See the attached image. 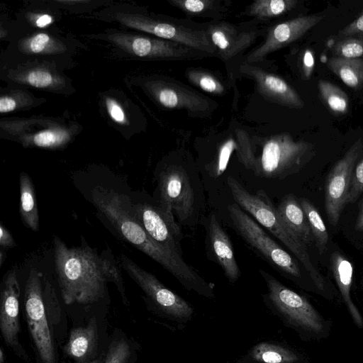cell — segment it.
<instances>
[{"label": "cell", "mask_w": 363, "mask_h": 363, "mask_svg": "<svg viewBox=\"0 0 363 363\" xmlns=\"http://www.w3.org/2000/svg\"><path fill=\"white\" fill-rule=\"evenodd\" d=\"M58 283L65 303H91L101 298L106 284L113 282L128 304L120 269L116 263L99 255L89 247H68L58 237L53 238Z\"/></svg>", "instance_id": "obj_1"}, {"label": "cell", "mask_w": 363, "mask_h": 363, "mask_svg": "<svg viewBox=\"0 0 363 363\" xmlns=\"http://www.w3.org/2000/svg\"><path fill=\"white\" fill-rule=\"evenodd\" d=\"M91 201L127 242L158 262L186 289L203 294L206 282L187 264L182 256L153 240L133 216L125 196L111 189L96 186L91 191Z\"/></svg>", "instance_id": "obj_2"}, {"label": "cell", "mask_w": 363, "mask_h": 363, "mask_svg": "<svg viewBox=\"0 0 363 363\" xmlns=\"http://www.w3.org/2000/svg\"><path fill=\"white\" fill-rule=\"evenodd\" d=\"M157 206L172 229L182 235L179 224L193 227L202 209L203 193L199 177L180 163L165 166L157 176Z\"/></svg>", "instance_id": "obj_3"}, {"label": "cell", "mask_w": 363, "mask_h": 363, "mask_svg": "<svg viewBox=\"0 0 363 363\" xmlns=\"http://www.w3.org/2000/svg\"><path fill=\"white\" fill-rule=\"evenodd\" d=\"M227 183L235 203L281 241L301 262L315 285L324 290V277L311 261L307 246L286 228L267 194L262 189L251 194L232 176L228 177Z\"/></svg>", "instance_id": "obj_4"}, {"label": "cell", "mask_w": 363, "mask_h": 363, "mask_svg": "<svg viewBox=\"0 0 363 363\" xmlns=\"http://www.w3.org/2000/svg\"><path fill=\"white\" fill-rule=\"evenodd\" d=\"M315 155L313 143L295 140L291 135L281 133L263 142L251 170L259 177L284 179L301 171Z\"/></svg>", "instance_id": "obj_5"}, {"label": "cell", "mask_w": 363, "mask_h": 363, "mask_svg": "<svg viewBox=\"0 0 363 363\" xmlns=\"http://www.w3.org/2000/svg\"><path fill=\"white\" fill-rule=\"evenodd\" d=\"M117 18L128 27L152 34L157 38L179 43L216 56V49L206 30L205 23L168 16L151 17L119 13Z\"/></svg>", "instance_id": "obj_6"}, {"label": "cell", "mask_w": 363, "mask_h": 363, "mask_svg": "<svg viewBox=\"0 0 363 363\" xmlns=\"http://www.w3.org/2000/svg\"><path fill=\"white\" fill-rule=\"evenodd\" d=\"M233 225L240 235L270 264L293 277L301 272L297 262L275 242L237 203L228 206Z\"/></svg>", "instance_id": "obj_7"}, {"label": "cell", "mask_w": 363, "mask_h": 363, "mask_svg": "<svg viewBox=\"0 0 363 363\" xmlns=\"http://www.w3.org/2000/svg\"><path fill=\"white\" fill-rule=\"evenodd\" d=\"M42 273L30 272L25 286L24 302L29 331L43 363H57L43 296Z\"/></svg>", "instance_id": "obj_8"}, {"label": "cell", "mask_w": 363, "mask_h": 363, "mask_svg": "<svg viewBox=\"0 0 363 363\" xmlns=\"http://www.w3.org/2000/svg\"><path fill=\"white\" fill-rule=\"evenodd\" d=\"M264 279L268 297L275 308L289 321L318 334L323 331V320L313 306L303 296L291 290L267 272L259 270Z\"/></svg>", "instance_id": "obj_9"}, {"label": "cell", "mask_w": 363, "mask_h": 363, "mask_svg": "<svg viewBox=\"0 0 363 363\" xmlns=\"http://www.w3.org/2000/svg\"><path fill=\"white\" fill-rule=\"evenodd\" d=\"M363 154V142L357 140L329 172L325 189L326 215L333 226H336L347 204L354 167Z\"/></svg>", "instance_id": "obj_10"}, {"label": "cell", "mask_w": 363, "mask_h": 363, "mask_svg": "<svg viewBox=\"0 0 363 363\" xmlns=\"http://www.w3.org/2000/svg\"><path fill=\"white\" fill-rule=\"evenodd\" d=\"M205 23L207 34L216 49V57L225 63L240 56L266 30L250 21L240 24L223 20Z\"/></svg>", "instance_id": "obj_11"}, {"label": "cell", "mask_w": 363, "mask_h": 363, "mask_svg": "<svg viewBox=\"0 0 363 363\" xmlns=\"http://www.w3.org/2000/svg\"><path fill=\"white\" fill-rule=\"evenodd\" d=\"M121 267L142 289L152 302L164 314L176 320L189 319L191 306L164 286L153 274L140 267L125 255L120 257Z\"/></svg>", "instance_id": "obj_12"}, {"label": "cell", "mask_w": 363, "mask_h": 363, "mask_svg": "<svg viewBox=\"0 0 363 363\" xmlns=\"http://www.w3.org/2000/svg\"><path fill=\"white\" fill-rule=\"evenodd\" d=\"M111 38L125 50L140 57L186 61L213 57L207 52L157 37L117 34Z\"/></svg>", "instance_id": "obj_13"}, {"label": "cell", "mask_w": 363, "mask_h": 363, "mask_svg": "<svg viewBox=\"0 0 363 363\" xmlns=\"http://www.w3.org/2000/svg\"><path fill=\"white\" fill-rule=\"evenodd\" d=\"M151 91L164 108L185 110L194 117L207 116L218 106L210 98L173 79H159L152 82Z\"/></svg>", "instance_id": "obj_14"}, {"label": "cell", "mask_w": 363, "mask_h": 363, "mask_svg": "<svg viewBox=\"0 0 363 363\" xmlns=\"http://www.w3.org/2000/svg\"><path fill=\"white\" fill-rule=\"evenodd\" d=\"M323 18L320 14L299 15L272 25L265 30L264 41L245 56L243 62L254 64L263 60L270 53L301 38Z\"/></svg>", "instance_id": "obj_15"}, {"label": "cell", "mask_w": 363, "mask_h": 363, "mask_svg": "<svg viewBox=\"0 0 363 363\" xmlns=\"http://www.w3.org/2000/svg\"><path fill=\"white\" fill-rule=\"evenodd\" d=\"M240 72L253 79L259 94L266 99L291 108H302L304 101L284 79L252 63L242 62Z\"/></svg>", "instance_id": "obj_16"}, {"label": "cell", "mask_w": 363, "mask_h": 363, "mask_svg": "<svg viewBox=\"0 0 363 363\" xmlns=\"http://www.w3.org/2000/svg\"><path fill=\"white\" fill-rule=\"evenodd\" d=\"M20 288L15 268L9 270L3 280L0 300V329L5 342L19 351Z\"/></svg>", "instance_id": "obj_17"}, {"label": "cell", "mask_w": 363, "mask_h": 363, "mask_svg": "<svg viewBox=\"0 0 363 363\" xmlns=\"http://www.w3.org/2000/svg\"><path fill=\"white\" fill-rule=\"evenodd\" d=\"M130 209L153 240L182 256V235L177 233L172 229L157 205L147 202L130 203Z\"/></svg>", "instance_id": "obj_18"}, {"label": "cell", "mask_w": 363, "mask_h": 363, "mask_svg": "<svg viewBox=\"0 0 363 363\" xmlns=\"http://www.w3.org/2000/svg\"><path fill=\"white\" fill-rule=\"evenodd\" d=\"M206 241L211 255L222 268L229 281L235 282L240 275L230 240L216 216L211 213L206 221Z\"/></svg>", "instance_id": "obj_19"}, {"label": "cell", "mask_w": 363, "mask_h": 363, "mask_svg": "<svg viewBox=\"0 0 363 363\" xmlns=\"http://www.w3.org/2000/svg\"><path fill=\"white\" fill-rule=\"evenodd\" d=\"M277 211L286 228L306 246L314 241L307 217L299 201L289 194L279 203Z\"/></svg>", "instance_id": "obj_20"}, {"label": "cell", "mask_w": 363, "mask_h": 363, "mask_svg": "<svg viewBox=\"0 0 363 363\" xmlns=\"http://www.w3.org/2000/svg\"><path fill=\"white\" fill-rule=\"evenodd\" d=\"M98 345L96 318H91L84 327L73 328L64 347L65 352L78 363L86 362L95 352Z\"/></svg>", "instance_id": "obj_21"}, {"label": "cell", "mask_w": 363, "mask_h": 363, "mask_svg": "<svg viewBox=\"0 0 363 363\" xmlns=\"http://www.w3.org/2000/svg\"><path fill=\"white\" fill-rule=\"evenodd\" d=\"M330 265L334 278L352 318L359 327H362L363 318L350 295L353 277L352 263L341 253L334 252L330 257Z\"/></svg>", "instance_id": "obj_22"}, {"label": "cell", "mask_w": 363, "mask_h": 363, "mask_svg": "<svg viewBox=\"0 0 363 363\" xmlns=\"http://www.w3.org/2000/svg\"><path fill=\"white\" fill-rule=\"evenodd\" d=\"M174 7L191 18L222 21L230 12V1L226 0H167Z\"/></svg>", "instance_id": "obj_23"}, {"label": "cell", "mask_w": 363, "mask_h": 363, "mask_svg": "<svg viewBox=\"0 0 363 363\" xmlns=\"http://www.w3.org/2000/svg\"><path fill=\"white\" fill-rule=\"evenodd\" d=\"M298 3V0H256L246 7L242 15L250 18L251 22L258 25L285 16Z\"/></svg>", "instance_id": "obj_24"}, {"label": "cell", "mask_w": 363, "mask_h": 363, "mask_svg": "<svg viewBox=\"0 0 363 363\" xmlns=\"http://www.w3.org/2000/svg\"><path fill=\"white\" fill-rule=\"evenodd\" d=\"M19 184L21 220L28 228L37 232L40 228V218L34 185L30 176L24 172L20 174Z\"/></svg>", "instance_id": "obj_25"}, {"label": "cell", "mask_w": 363, "mask_h": 363, "mask_svg": "<svg viewBox=\"0 0 363 363\" xmlns=\"http://www.w3.org/2000/svg\"><path fill=\"white\" fill-rule=\"evenodd\" d=\"M328 68L345 84L354 89L363 87V59L332 57L325 62Z\"/></svg>", "instance_id": "obj_26"}, {"label": "cell", "mask_w": 363, "mask_h": 363, "mask_svg": "<svg viewBox=\"0 0 363 363\" xmlns=\"http://www.w3.org/2000/svg\"><path fill=\"white\" fill-rule=\"evenodd\" d=\"M187 80L202 91L213 95H223L228 85L218 74L201 68L189 67L185 71Z\"/></svg>", "instance_id": "obj_27"}, {"label": "cell", "mask_w": 363, "mask_h": 363, "mask_svg": "<svg viewBox=\"0 0 363 363\" xmlns=\"http://www.w3.org/2000/svg\"><path fill=\"white\" fill-rule=\"evenodd\" d=\"M318 86L323 103L333 114L342 116L347 113L349 99L342 89L325 80H320Z\"/></svg>", "instance_id": "obj_28"}, {"label": "cell", "mask_w": 363, "mask_h": 363, "mask_svg": "<svg viewBox=\"0 0 363 363\" xmlns=\"http://www.w3.org/2000/svg\"><path fill=\"white\" fill-rule=\"evenodd\" d=\"M298 201L307 217L318 252L322 255L326 250L329 240L325 225L318 211L308 199L301 198Z\"/></svg>", "instance_id": "obj_29"}, {"label": "cell", "mask_w": 363, "mask_h": 363, "mask_svg": "<svg viewBox=\"0 0 363 363\" xmlns=\"http://www.w3.org/2000/svg\"><path fill=\"white\" fill-rule=\"evenodd\" d=\"M252 358L262 363H295L297 355L292 351L268 342H260L252 350Z\"/></svg>", "instance_id": "obj_30"}, {"label": "cell", "mask_w": 363, "mask_h": 363, "mask_svg": "<svg viewBox=\"0 0 363 363\" xmlns=\"http://www.w3.org/2000/svg\"><path fill=\"white\" fill-rule=\"evenodd\" d=\"M333 57L361 58L363 57V36L340 39L331 46Z\"/></svg>", "instance_id": "obj_31"}, {"label": "cell", "mask_w": 363, "mask_h": 363, "mask_svg": "<svg viewBox=\"0 0 363 363\" xmlns=\"http://www.w3.org/2000/svg\"><path fill=\"white\" fill-rule=\"evenodd\" d=\"M69 134L63 130H47L36 133L32 138V143L40 147L55 148L65 144Z\"/></svg>", "instance_id": "obj_32"}, {"label": "cell", "mask_w": 363, "mask_h": 363, "mask_svg": "<svg viewBox=\"0 0 363 363\" xmlns=\"http://www.w3.org/2000/svg\"><path fill=\"white\" fill-rule=\"evenodd\" d=\"M130 354L128 343L124 339L112 341L104 363H126Z\"/></svg>", "instance_id": "obj_33"}, {"label": "cell", "mask_w": 363, "mask_h": 363, "mask_svg": "<svg viewBox=\"0 0 363 363\" xmlns=\"http://www.w3.org/2000/svg\"><path fill=\"white\" fill-rule=\"evenodd\" d=\"M363 192V154L357 161L352 174L347 203H354Z\"/></svg>", "instance_id": "obj_34"}, {"label": "cell", "mask_w": 363, "mask_h": 363, "mask_svg": "<svg viewBox=\"0 0 363 363\" xmlns=\"http://www.w3.org/2000/svg\"><path fill=\"white\" fill-rule=\"evenodd\" d=\"M53 46L51 38L46 33H38L25 43V49L30 52L40 53L49 50Z\"/></svg>", "instance_id": "obj_35"}, {"label": "cell", "mask_w": 363, "mask_h": 363, "mask_svg": "<svg viewBox=\"0 0 363 363\" xmlns=\"http://www.w3.org/2000/svg\"><path fill=\"white\" fill-rule=\"evenodd\" d=\"M25 81L33 86L45 88L52 84L53 78L50 72L37 69L28 72L25 77Z\"/></svg>", "instance_id": "obj_36"}, {"label": "cell", "mask_w": 363, "mask_h": 363, "mask_svg": "<svg viewBox=\"0 0 363 363\" xmlns=\"http://www.w3.org/2000/svg\"><path fill=\"white\" fill-rule=\"evenodd\" d=\"M358 36H363V11L352 22L339 30L337 34V37L340 39Z\"/></svg>", "instance_id": "obj_37"}, {"label": "cell", "mask_w": 363, "mask_h": 363, "mask_svg": "<svg viewBox=\"0 0 363 363\" xmlns=\"http://www.w3.org/2000/svg\"><path fill=\"white\" fill-rule=\"evenodd\" d=\"M300 60L302 78L308 79L311 76L314 67V57L311 50L309 49L303 50L300 56Z\"/></svg>", "instance_id": "obj_38"}, {"label": "cell", "mask_w": 363, "mask_h": 363, "mask_svg": "<svg viewBox=\"0 0 363 363\" xmlns=\"http://www.w3.org/2000/svg\"><path fill=\"white\" fill-rule=\"evenodd\" d=\"M106 105L109 116L114 121L121 124L125 122V112L116 101L107 98L106 99Z\"/></svg>", "instance_id": "obj_39"}, {"label": "cell", "mask_w": 363, "mask_h": 363, "mask_svg": "<svg viewBox=\"0 0 363 363\" xmlns=\"http://www.w3.org/2000/svg\"><path fill=\"white\" fill-rule=\"evenodd\" d=\"M0 246L4 250L16 246L12 235L2 223L0 225Z\"/></svg>", "instance_id": "obj_40"}, {"label": "cell", "mask_w": 363, "mask_h": 363, "mask_svg": "<svg viewBox=\"0 0 363 363\" xmlns=\"http://www.w3.org/2000/svg\"><path fill=\"white\" fill-rule=\"evenodd\" d=\"M16 108V101L9 96H1L0 99V112L1 113L13 111Z\"/></svg>", "instance_id": "obj_41"}, {"label": "cell", "mask_w": 363, "mask_h": 363, "mask_svg": "<svg viewBox=\"0 0 363 363\" xmlns=\"http://www.w3.org/2000/svg\"><path fill=\"white\" fill-rule=\"evenodd\" d=\"M52 21V18L51 16L48 14H43L38 16V18L36 19L35 25L39 28H43L51 23Z\"/></svg>", "instance_id": "obj_42"}, {"label": "cell", "mask_w": 363, "mask_h": 363, "mask_svg": "<svg viewBox=\"0 0 363 363\" xmlns=\"http://www.w3.org/2000/svg\"><path fill=\"white\" fill-rule=\"evenodd\" d=\"M354 228L357 231L363 232V206L357 218Z\"/></svg>", "instance_id": "obj_43"}, {"label": "cell", "mask_w": 363, "mask_h": 363, "mask_svg": "<svg viewBox=\"0 0 363 363\" xmlns=\"http://www.w3.org/2000/svg\"><path fill=\"white\" fill-rule=\"evenodd\" d=\"M6 250L1 249L0 250V266L1 267L6 260V255L5 253Z\"/></svg>", "instance_id": "obj_44"}, {"label": "cell", "mask_w": 363, "mask_h": 363, "mask_svg": "<svg viewBox=\"0 0 363 363\" xmlns=\"http://www.w3.org/2000/svg\"><path fill=\"white\" fill-rule=\"evenodd\" d=\"M105 359V356L104 354L101 355L98 358H96L89 363H104Z\"/></svg>", "instance_id": "obj_45"}, {"label": "cell", "mask_w": 363, "mask_h": 363, "mask_svg": "<svg viewBox=\"0 0 363 363\" xmlns=\"http://www.w3.org/2000/svg\"><path fill=\"white\" fill-rule=\"evenodd\" d=\"M5 361V355L2 348L0 350V363H4Z\"/></svg>", "instance_id": "obj_46"}]
</instances>
